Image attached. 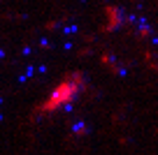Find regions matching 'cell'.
<instances>
[{
	"label": "cell",
	"instance_id": "1",
	"mask_svg": "<svg viewBox=\"0 0 158 155\" xmlns=\"http://www.w3.org/2000/svg\"><path fill=\"white\" fill-rule=\"evenodd\" d=\"M81 88H84V79L81 77H68V79H63V81H58L54 86V90L47 95V100L40 104L37 113L47 116V113L60 111L63 107H68L70 102H74V97H79Z\"/></svg>",
	"mask_w": 158,
	"mask_h": 155
}]
</instances>
